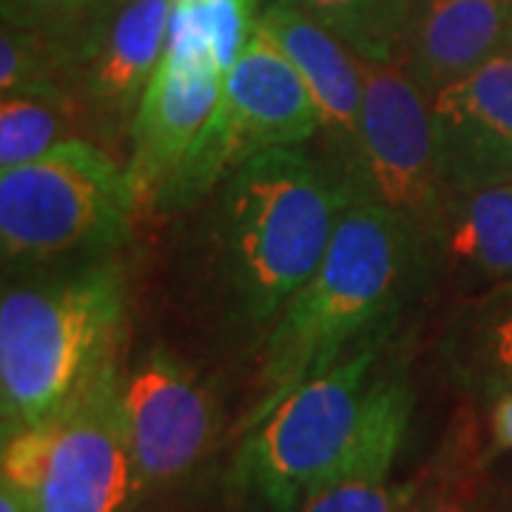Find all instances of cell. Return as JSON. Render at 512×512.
Here are the masks:
<instances>
[{"mask_svg":"<svg viewBox=\"0 0 512 512\" xmlns=\"http://www.w3.org/2000/svg\"><path fill=\"white\" fill-rule=\"evenodd\" d=\"M421 265V242L402 217L370 200H350L319 268L268 325L245 430L293 387L376 348Z\"/></svg>","mask_w":512,"mask_h":512,"instance_id":"6da1fadb","label":"cell"},{"mask_svg":"<svg viewBox=\"0 0 512 512\" xmlns=\"http://www.w3.org/2000/svg\"><path fill=\"white\" fill-rule=\"evenodd\" d=\"M350 197L328 165L299 146L237 168L211 205V268L228 316L271 325L319 268Z\"/></svg>","mask_w":512,"mask_h":512,"instance_id":"7a4b0ae2","label":"cell"},{"mask_svg":"<svg viewBox=\"0 0 512 512\" xmlns=\"http://www.w3.org/2000/svg\"><path fill=\"white\" fill-rule=\"evenodd\" d=\"M128 276L114 259L6 276L0 296L3 439L55 419L114 365Z\"/></svg>","mask_w":512,"mask_h":512,"instance_id":"3957f363","label":"cell"},{"mask_svg":"<svg viewBox=\"0 0 512 512\" xmlns=\"http://www.w3.org/2000/svg\"><path fill=\"white\" fill-rule=\"evenodd\" d=\"M137 211L126 163L94 140H66L35 163L0 171L3 271L114 259Z\"/></svg>","mask_w":512,"mask_h":512,"instance_id":"277c9868","label":"cell"},{"mask_svg":"<svg viewBox=\"0 0 512 512\" xmlns=\"http://www.w3.org/2000/svg\"><path fill=\"white\" fill-rule=\"evenodd\" d=\"M109 365L55 419L3 439V476L32 512H134L143 501L120 393Z\"/></svg>","mask_w":512,"mask_h":512,"instance_id":"5b68a950","label":"cell"},{"mask_svg":"<svg viewBox=\"0 0 512 512\" xmlns=\"http://www.w3.org/2000/svg\"><path fill=\"white\" fill-rule=\"evenodd\" d=\"M322 134L308 83L259 26L225 77L220 103L154 211H185L214 194L237 168L271 148L302 146Z\"/></svg>","mask_w":512,"mask_h":512,"instance_id":"8992f818","label":"cell"},{"mask_svg":"<svg viewBox=\"0 0 512 512\" xmlns=\"http://www.w3.org/2000/svg\"><path fill=\"white\" fill-rule=\"evenodd\" d=\"M376 348L313 376L245 430L234 467L231 490L248 495L271 512H293L313 481L348 450L359 427L370 390Z\"/></svg>","mask_w":512,"mask_h":512,"instance_id":"52a82bcc","label":"cell"},{"mask_svg":"<svg viewBox=\"0 0 512 512\" xmlns=\"http://www.w3.org/2000/svg\"><path fill=\"white\" fill-rule=\"evenodd\" d=\"M350 200H370L402 217L424 239L447 200L430 97L402 63H370Z\"/></svg>","mask_w":512,"mask_h":512,"instance_id":"ba28073f","label":"cell"},{"mask_svg":"<svg viewBox=\"0 0 512 512\" xmlns=\"http://www.w3.org/2000/svg\"><path fill=\"white\" fill-rule=\"evenodd\" d=\"M174 0H94L69 46L66 80L89 140L117 154L160 69Z\"/></svg>","mask_w":512,"mask_h":512,"instance_id":"9c48e42d","label":"cell"},{"mask_svg":"<svg viewBox=\"0 0 512 512\" xmlns=\"http://www.w3.org/2000/svg\"><path fill=\"white\" fill-rule=\"evenodd\" d=\"M143 498L191 478L220 439V404L194 367L165 348L143 350L120 382Z\"/></svg>","mask_w":512,"mask_h":512,"instance_id":"30bf717a","label":"cell"},{"mask_svg":"<svg viewBox=\"0 0 512 512\" xmlns=\"http://www.w3.org/2000/svg\"><path fill=\"white\" fill-rule=\"evenodd\" d=\"M447 194L512 183V49L430 97Z\"/></svg>","mask_w":512,"mask_h":512,"instance_id":"8fae6325","label":"cell"},{"mask_svg":"<svg viewBox=\"0 0 512 512\" xmlns=\"http://www.w3.org/2000/svg\"><path fill=\"white\" fill-rule=\"evenodd\" d=\"M228 74L214 63L168 55L137 109L126 168L140 208H154L220 103Z\"/></svg>","mask_w":512,"mask_h":512,"instance_id":"7c38bea8","label":"cell"},{"mask_svg":"<svg viewBox=\"0 0 512 512\" xmlns=\"http://www.w3.org/2000/svg\"><path fill=\"white\" fill-rule=\"evenodd\" d=\"M256 26L285 52L308 83L330 148V163L325 165L350 197L365 106L362 57L353 55L339 37L308 15L299 0H271Z\"/></svg>","mask_w":512,"mask_h":512,"instance_id":"4fadbf2b","label":"cell"},{"mask_svg":"<svg viewBox=\"0 0 512 512\" xmlns=\"http://www.w3.org/2000/svg\"><path fill=\"white\" fill-rule=\"evenodd\" d=\"M413 404L416 399L404 376L370 382L348 450L325 476L313 481L293 512H399L402 484L390 476L410 427Z\"/></svg>","mask_w":512,"mask_h":512,"instance_id":"5bb4252c","label":"cell"},{"mask_svg":"<svg viewBox=\"0 0 512 512\" xmlns=\"http://www.w3.org/2000/svg\"><path fill=\"white\" fill-rule=\"evenodd\" d=\"M510 43L507 0H410L399 63L421 92L433 97Z\"/></svg>","mask_w":512,"mask_h":512,"instance_id":"9a60e30c","label":"cell"},{"mask_svg":"<svg viewBox=\"0 0 512 512\" xmlns=\"http://www.w3.org/2000/svg\"><path fill=\"white\" fill-rule=\"evenodd\" d=\"M421 262L461 293L512 282V183L447 194Z\"/></svg>","mask_w":512,"mask_h":512,"instance_id":"2e32d148","label":"cell"},{"mask_svg":"<svg viewBox=\"0 0 512 512\" xmlns=\"http://www.w3.org/2000/svg\"><path fill=\"white\" fill-rule=\"evenodd\" d=\"M490 453L473 407L450 416L433 456L399 487V512H490Z\"/></svg>","mask_w":512,"mask_h":512,"instance_id":"e0dca14e","label":"cell"},{"mask_svg":"<svg viewBox=\"0 0 512 512\" xmlns=\"http://www.w3.org/2000/svg\"><path fill=\"white\" fill-rule=\"evenodd\" d=\"M89 140L72 97L6 94L0 103V171L35 163L66 140Z\"/></svg>","mask_w":512,"mask_h":512,"instance_id":"ac0fdd59","label":"cell"},{"mask_svg":"<svg viewBox=\"0 0 512 512\" xmlns=\"http://www.w3.org/2000/svg\"><path fill=\"white\" fill-rule=\"evenodd\" d=\"M305 12L370 63H399L410 3L404 0H299Z\"/></svg>","mask_w":512,"mask_h":512,"instance_id":"d6986e66","label":"cell"},{"mask_svg":"<svg viewBox=\"0 0 512 512\" xmlns=\"http://www.w3.org/2000/svg\"><path fill=\"white\" fill-rule=\"evenodd\" d=\"M456 359L493 396L512 390V282L481 296L478 311L461 333Z\"/></svg>","mask_w":512,"mask_h":512,"instance_id":"ffe728a7","label":"cell"},{"mask_svg":"<svg viewBox=\"0 0 512 512\" xmlns=\"http://www.w3.org/2000/svg\"><path fill=\"white\" fill-rule=\"evenodd\" d=\"M69 49L57 40L6 26L0 32V92L35 97H72L66 80Z\"/></svg>","mask_w":512,"mask_h":512,"instance_id":"44dd1931","label":"cell"},{"mask_svg":"<svg viewBox=\"0 0 512 512\" xmlns=\"http://www.w3.org/2000/svg\"><path fill=\"white\" fill-rule=\"evenodd\" d=\"M94 0H3V23L72 46Z\"/></svg>","mask_w":512,"mask_h":512,"instance_id":"7402d4cb","label":"cell"},{"mask_svg":"<svg viewBox=\"0 0 512 512\" xmlns=\"http://www.w3.org/2000/svg\"><path fill=\"white\" fill-rule=\"evenodd\" d=\"M512 450V390H504L493 396V410H490V444L487 453L490 458L498 453Z\"/></svg>","mask_w":512,"mask_h":512,"instance_id":"603a6c76","label":"cell"},{"mask_svg":"<svg viewBox=\"0 0 512 512\" xmlns=\"http://www.w3.org/2000/svg\"><path fill=\"white\" fill-rule=\"evenodd\" d=\"M225 512H271V510H268V507H262V504L254 501V498H248V495H237V501H234V504H231Z\"/></svg>","mask_w":512,"mask_h":512,"instance_id":"cb8c5ba5","label":"cell"},{"mask_svg":"<svg viewBox=\"0 0 512 512\" xmlns=\"http://www.w3.org/2000/svg\"><path fill=\"white\" fill-rule=\"evenodd\" d=\"M183 3H200V0H174V6H183Z\"/></svg>","mask_w":512,"mask_h":512,"instance_id":"d4e9b609","label":"cell"},{"mask_svg":"<svg viewBox=\"0 0 512 512\" xmlns=\"http://www.w3.org/2000/svg\"><path fill=\"white\" fill-rule=\"evenodd\" d=\"M504 512H512V501H510V507H507V510H504Z\"/></svg>","mask_w":512,"mask_h":512,"instance_id":"484cf974","label":"cell"},{"mask_svg":"<svg viewBox=\"0 0 512 512\" xmlns=\"http://www.w3.org/2000/svg\"><path fill=\"white\" fill-rule=\"evenodd\" d=\"M507 3H510V6H512V0H507Z\"/></svg>","mask_w":512,"mask_h":512,"instance_id":"4316f807","label":"cell"}]
</instances>
